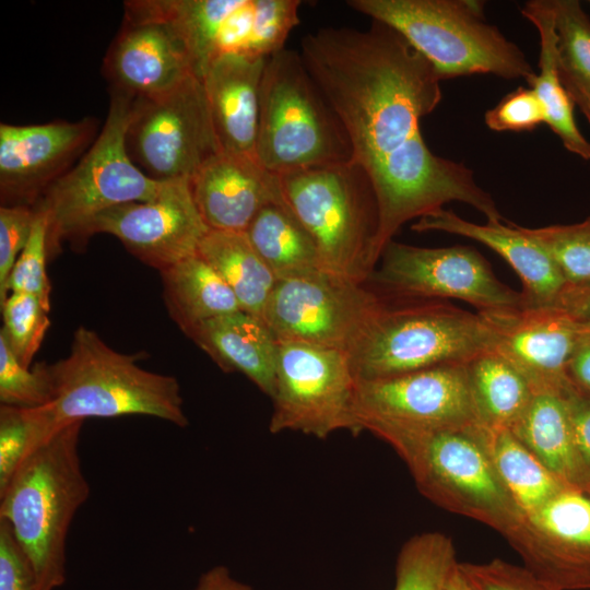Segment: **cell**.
Listing matches in <instances>:
<instances>
[{
  "instance_id": "obj_33",
  "label": "cell",
  "mask_w": 590,
  "mask_h": 590,
  "mask_svg": "<svg viewBox=\"0 0 590 590\" xmlns=\"http://www.w3.org/2000/svg\"><path fill=\"white\" fill-rule=\"evenodd\" d=\"M522 229L551 255L566 285L590 283V216L574 224Z\"/></svg>"
},
{
  "instance_id": "obj_25",
  "label": "cell",
  "mask_w": 590,
  "mask_h": 590,
  "mask_svg": "<svg viewBox=\"0 0 590 590\" xmlns=\"http://www.w3.org/2000/svg\"><path fill=\"white\" fill-rule=\"evenodd\" d=\"M521 14L535 26L540 36V71L528 84L543 106L545 123L560 139L566 150L583 160H590V142L576 123L575 104L559 76L554 2L528 1Z\"/></svg>"
},
{
  "instance_id": "obj_9",
  "label": "cell",
  "mask_w": 590,
  "mask_h": 590,
  "mask_svg": "<svg viewBox=\"0 0 590 590\" xmlns=\"http://www.w3.org/2000/svg\"><path fill=\"white\" fill-rule=\"evenodd\" d=\"M280 179L287 204L318 247L323 269L366 283L379 261V209L364 167L352 160Z\"/></svg>"
},
{
  "instance_id": "obj_13",
  "label": "cell",
  "mask_w": 590,
  "mask_h": 590,
  "mask_svg": "<svg viewBox=\"0 0 590 590\" xmlns=\"http://www.w3.org/2000/svg\"><path fill=\"white\" fill-rule=\"evenodd\" d=\"M382 296L349 278L318 270L278 280L263 321L278 342H303L350 353Z\"/></svg>"
},
{
  "instance_id": "obj_2",
  "label": "cell",
  "mask_w": 590,
  "mask_h": 590,
  "mask_svg": "<svg viewBox=\"0 0 590 590\" xmlns=\"http://www.w3.org/2000/svg\"><path fill=\"white\" fill-rule=\"evenodd\" d=\"M144 352L115 351L84 326L73 333L67 357L47 364L50 401L26 409L32 428V450L61 428L87 418L146 415L186 427L178 380L142 368Z\"/></svg>"
},
{
  "instance_id": "obj_28",
  "label": "cell",
  "mask_w": 590,
  "mask_h": 590,
  "mask_svg": "<svg viewBox=\"0 0 590 590\" xmlns=\"http://www.w3.org/2000/svg\"><path fill=\"white\" fill-rule=\"evenodd\" d=\"M465 371L479 422L491 432L511 429L533 397L527 379L493 347L468 361Z\"/></svg>"
},
{
  "instance_id": "obj_20",
  "label": "cell",
  "mask_w": 590,
  "mask_h": 590,
  "mask_svg": "<svg viewBox=\"0 0 590 590\" xmlns=\"http://www.w3.org/2000/svg\"><path fill=\"white\" fill-rule=\"evenodd\" d=\"M196 205L212 231L245 233L272 203L286 204L280 176L257 160L220 152L189 180Z\"/></svg>"
},
{
  "instance_id": "obj_1",
  "label": "cell",
  "mask_w": 590,
  "mask_h": 590,
  "mask_svg": "<svg viewBox=\"0 0 590 590\" xmlns=\"http://www.w3.org/2000/svg\"><path fill=\"white\" fill-rule=\"evenodd\" d=\"M299 54L347 134L352 160L370 177L379 246L448 202L489 208L472 169L424 141L421 120L440 103L441 79L398 31L376 20L365 30L322 27L302 38Z\"/></svg>"
},
{
  "instance_id": "obj_16",
  "label": "cell",
  "mask_w": 590,
  "mask_h": 590,
  "mask_svg": "<svg viewBox=\"0 0 590 590\" xmlns=\"http://www.w3.org/2000/svg\"><path fill=\"white\" fill-rule=\"evenodd\" d=\"M97 121L54 120L37 125H0L1 206L33 208L42 194L70 170L97 137Z\"/></svg>"
},
{
  "instance_id": "obj_27",
  "label": "cell",
  "mask_w": 590,
  "mask_h": 590,
  "mask_svg": "<svg viewBox=\"0 0 590 590\" xmlns=\"http://www.w3.org/2000/svg\"><path fill=\"white\" fill-rule=\"evenodd\" d=\"M198 255L226 282L240 309L263 320L278 280L246 234L210 229Z\"/></svg>"
},
{
  "instance_id": "obj_3",
  "label": "cell",
  "mask_w": 590,
  "mask_h": 590,
  "mask_svg": "<svg viewBox=\"0 0 590 590\" xmlns=\"http://www.w3.org/2000/svg\"><path fill=\"white\" fill-rule=\"evenodd\" d=\"M82 425L70 424L43 441L0 491V520L32 563L37 590L64 583L69 528L90 495L79 456Z\"/></svg>"
},
{
  "instance_id": "obj_43",
  "label": "cell",
  "mask_w": 590,
  "mask_h": 590,
  "mask_svg": "<svg viewBox=\"0 0 590 590\" xmlns=\"http://www.w3.org/2000/svg\"><path fill=\"white\" fill-rule=\"evenodd\" d=\"M567 378L577 392L590 398V330L582 328L567 366Z\"/></svg>"
},
{
  "instance_id": "obj_4",
  "label": "cell",
  "mask_w": 590,
  "mask_h": 590,
  "mask_svg": "<svg viewBox=\"0 0 590 590\" xmlns=\"http://www.w3.org/2000/svg\"><path fill=\"white\" fill-rule=\"evenodd\" d=\"M406 464L417 489L450 512L484 523L505 539L523 514L500 481L487 450L489 430L413 429L388 425L367 428Z\"/></svg>"
},
{
  "instance_id": "obj_7",
  "label": "cell",
  "mask_w": 590,
  "mask_h": 590,
  "mask_svg": "<svg viewBox=\"0 0 590 590\" xmlns=\"http://www.w3.org/2000/svg\"><path fill=\"white\" fill-rule=\"evenodd\" d=\"M352 9L398 31L441 80L473 74H536L524 52L485 21L474 0H349Z\"/></svg>"
},
{
  "instance_id": "obj_24",
  "label": "cell",
  "mask_w": 590,
  "mask_h": 590,
  "mask_svg": "<svg viewBox=\"0 0 590 590\" xmlns=\"http://www.w3.org/2000/svg\"><path fill=\"white\" fill-rule=\"evenodd\" d=\"M566 392L533 393L510 430L563 483L588 493V480L575 447Z\"/></svg>"
},
{
  "instance_id": "obj_44",
  "label": "cell",
  "mask_w": 590,
  "mask_h": 590,
  "mask_svg": "<svg viewBox=\"0 0 590 590\" xmlns=\"http://www.w3.org/2000/svg\"><path fill=\"white\" fill-rule=\"evenodd\" d=\"M556 306L563 309L581 328L590 330V283L566 285L558 297Z\"/></svg>"
},
{
  "instance_id": "obj_47",
  "label": "cell",
  "mask_w": 590,
  "mask_h": 590,
  "mask_svg": "<svg viewBox=\"0 0 590 590\" xmlns=\"http://www.w3.org/2000/svg\"><path fill=\"white\" fill-rule=\"evenodd\" d=\"M579 109L582 111V114L587 117V119L590 122V95L585 98L582 102H580L578 105Z\"/></svg>"
},
{
  "instance_id": "obj_12",
  "label": "cell",
  "mask_w": 590,
  "mask_h": 590,
  "mask_svg": "<svg viewBox=\"0 0 590 590\" xmlns=\"http://www.w3.org/2000/svg\"><path fill=\"white\" fill-rule=\"evenodd\" d=\"M126 146L148 177L189 181L221 152L202 81L191 75L166 94L133 99Z\"/></svg>"
},
{
  "instance_id": "obj_31",
  "label": "cell",
  "mask_w": 590,
  "mask_h": 590,
  "mask_svg": "<svg viewBox=\"0 0 590 590\" xmlns=\"http://www.w3.org/2000/svg\"><path fill=\"white\" fill-rule=\"evenodd\" d=\"M560 80L575 105L590 95V17L577 0H553Z\"/></svg>"
},
{
  "instance_id": "obj_11",
  "label": "cell",
  "mask_w": 590,
  "mask_h": 590,
  "mask_svg": "<svg viewBox=\"0 0 590 590\" xmlns=\"http://www.w3.org/2000/svg\"><path fill=\"white\" fill-rule=\"evenodd\" d=\"M355 391L347 353L303 342H279L269 430L298 432L318 439L339 430L357 435Z\"/></svg>"
},
{
  "instance_id": "obj_39",
  "label": "cell",
  "mask_w": 590,
  "mask_h": 590,
  "mask_svg": "<svg viewBox=\"0 0 590 590\" xmlns=\"http://www.w3.org/2000/svg\"><path fill=\"white\" fill-rule=\"evenodd\" d=\"M32 451V428L26 409L0 406V491Z\"/></svg>"
},
{
  "instance_id": "obj_10",
  "label": "cell",
  "mask_w": 590,
  "mask_h": 590,
  "mask_svg": "<svg viewBox=\"0 0 590 590\" xmlns=\"http://www.w3.org/2000/svg\"><path fill=\"white\" fill-rule=\"evenodd\" d=\"M368 280L377 293L397 298L459 299L482 316L524 307L521 292L503 283L469 246L427 248L391 240Z\"/></svg>"
},
{
  "instance_id": "obj_42",
  "label": "cell",
  "mask_w": 590,
  "mask_h": 590,
  "mask_svg": "<svg viewBox=\"0 0 590 590\" xmlns=\"http://www.w3.org/2000/svg\"><path fill=\"white\" fill-rule=\"evenodd\" d=\"M575 447L585 471L590 493V398L573 387L565 393Z\"/></svg>"
},
{
  "instance_id": "obj_8",
  "label": "cell",
  "mask_w": 590,
  "mask_h": 590,
  "mask_svg": "<svg viewBox=\"0 0 590 590\" xmlns=\"http://www.w3.org/2000/svg\"><path fill=\"white\" fill-rule=\"evenodd\" d=\"M339 118L298 51L283 48L267 60L259 97L256 160L279 176L352 161Z\"/></svg>"
},
{
  "instance_id": "obj_19",
  "label": "cell",
  "mask_w": 590,
  "mask_h": 590,
  "mask_svg": "<svg viewBox=\"0 0 590 590\" xmlns=\"http://www.w3.org/2000/svg\"><path fill=\"white\" fill-rule=\"evenodd\" d=\"M103 73L110 91L134 99L161 96L196 75L184 40L169 24L127 15L105 55Z\"/></svg>"
},
{
  "instance_id": "obj_41",
  "label": "cell",
  "mask_w": 590,
  "mask_h": 590,
  "mask_svg": "<svg viewBox=\"0 0 590 590\" xmlns=\"http://www.w3.org/2000/svg\"><path fill=\"white\" fill-rule=\"evenodd\" d=\"M0 590H37L32 563L4 520H0Z\"/></svg>"
},
{
  "instance_id": "obj_29",
  "label": "cell",
  "mask_w": 590,
  "mask_h": 590,
  "mask_svg": "<svg viewBox=\"0 0 590 590\" xmlns=\"http://www.w3.org/2000/svg\"><path fill=\"white\" fill-rule=\"evenodd\" d=\"M245 234L276 280L324 270L314 238L287 203L264 206Z\"/></svg>"
},
{
  "instance_id": "obj_17",
  "label": "cell",
  "mask_w": 590,
  "mask_h": 590,
  "mask_svg": "<svg viewBox=\"0 0 590 590\" xmlns=\"http://www.w3.org/2000/svg\"><path fill=\"white\" fill-rule=\"evenodd\" d=\"M189 181H173L157 198L130 202L102 213L93 233L118 238L126 249L160 272L196 256L209 232Z\"/></svg>"
},
{
  "instance_id": "obj_38",
  "label": "cell",
  "mask_w": 590,
  "mask_h": 590,
  "mask_svg": "<svg viewBox=\"0 0 590 590\" xmlns=\"http://www.w3.org/2000/svg\"><path fill=\"white\" fill-rule=\"evenodd\" d=\"M484 120L494 131L522 132L545 123V114L535 92L531 87L519 86L488 109Z\"/></svg>"
},
{
  "instance_id": "obj_18",
  "label": "cell",
  "mask_w": 590,
  "mask_h": 590,
  "mask_svg": "<svg viewBox=\"0 0 590 590\" xmlns=\"http://www.w3.org/2000/svg\"><path fill=\"white\" fill-rule=\"evenodd\" d=\"M483 317L495 332L493 349L521 373L533 393H564L571 388L567 366L582 328L563 309L523 307Z\"/></svg>"
},
{
  "instance_id": "obj_48",
  "label": "cell",
  "mask_w": 590,
  "mask_h": 590,
  "mask_svg": "<svg viewBox=\"0 0 590 590\" xmlns=\"http://www.w3.org/2000/svg\"><path fill=\"white\" fill-rule=\"evenodd\" d=\"M589 495H590V493H589Z\"/></svg>"
},
{
  "instance_id": "obj_46",
  "label": "cell",
  "mask_w": 590,
  "mask_h": 590,
  "mask_svg": "<svg viewBox=\"0 0 590 590\" xmlns=\"http://www.w3.org/2000/svg\"><path fill=\"white\" fill-rule=\"evenodd\" d=\"M447 590H473L460 570L459 563L449 578Z\"/></svg>"
},
{
  "instance_id": "obj_32",
  "label": "cell",
  "mask_w": 590,
  "mask_h": 590,
  "mask_svg": "<svg viewBox=\"0 0 590 590\" xmlns=\"http://www.w3.org/2000/svg\"><path fill=\"white\" fill-rule=\"evenodd\" d=\"M452 540L441 532H423L401 547L394 590H447L458 565Z\"/></svg>"
},
{
  "instance_id": "obj_22",
  "label": "cell",
  "mask_w": 590,
  "mask_h": 590,
  "mask_svg": "<svg viewBox=\"0 0 590 590\" xmlns=\"http://www.w3.org/2000/svg\"><path fill=\"white\" fill-rule=\"evenodd\" d=\"M268 58L227 54L201 81L221 152L256 160L260 85Z\"/></svg>"
},
{
  "instance_id": "obj_35",
  "label": "cell",
  "mask_w": 590,
  "mask_h": 590,
  "mask_svg": "<svg viewBox=\"0 0 590 590\" xmlns=\"http://www.w3.org/2000/svg\"><path fill=\"white\" fill-rule=\"evenodd\" d=\"M51 387L46 363L24 366L0 335L1 405L33 409L47 404Z\"/></svg>"
},
{
  "instance_id": "obj_26",
  "label": "cell",
  "mask_w": 590,
  "mask_h": 590,
  "mask_svg": "<svg viewBox=\"0 0 590 590\" xmlns=\"http://www.w3.org/2000/svg\"><path fill=\"white\" fill-rule=\"evenodd\" d=\"M160 273L167 311L187 337L208 320L241 310L226 282L198 253Z\"/></svg>"
},
{
  "instance_id": "obj_23",
  "label": "cell",
  "mask_w": 590,
  "mask_h": 590,
  "mask_svg": "<svg viewBox=\"0 0 590 590\" xmlns=\"http://www.w3.org/2000/svg\"><path fill=\"white\" fill-rule=\"evenodd\" d=\"M188 338L224 371H238L273 396L279 342L263 320L238 310L201 323Z\"/></svg>"
},
{
  "instance_id": "obj_30",
  "label": "cell",
  "mask_w": 590,
  "mask_h": 590,
  "mask_svg": "<svg viewBox=\"0 0 590 590\" xmlns=\"http://www.w3.org/2000/svg\"><path fill=\"white\" fill-rule=\"evenodd\" d=\"M487 450L500 481L524 516L533 515L569 488L510 429L489 430Z\"/></svg>"
},
{
  "instance_id": "obj_36",
  "label": "cell",
  "mask_w": 590,
  "mask_h": 590,
  "mask_svg": "<svg viewBox=\"0 0 590 590\" xmlns=\"http://www.w3.org/2000/svg\"><path fill=\"white\" fill-rule=\"evenodd\" d=\"M48 259L47 222L40 212L35 211L31 235L7 283L8 294L32 295L50 311L51 286L46 272Z\"/></svg>"
},
{
  "instance_id": "obj_37",
  "label": "cell",
  "mask_w": 590,
  "mask_h": 590,
  "mask_svg": "<svg viewBox=\"0 0 590 590\" xmlns=\"http://www.w3.org/2000/svg\"><path fill=\"white\" fill-rule=\"evenodd\" d=\"M459 568L473 590H557L524 566L500 558L487 563H459Z\"/></svg>"
},
{
  "instance_id": "obj_6",
  "label": "cell",
  "mask_w": 590,
  "mask_h": 590,
  "mask_svg": "<svg viewBox=\"0 0 590 590\" xmlns=\"http://www.w3.org/2000/svg\"><path fill=\"white\" fill-rule=\"evenodd\" d=\"M381 296L379 308L349 353L356 380L465 364L494 346V329L477 312L448 300Z\"/></svg>"
},
{
  "instance_id": "obj_15",
  "label": "cell",
  "mask_w": 590,
  "mask_h": 590,
  "mask_svg": "<svg viewBox=\"0 0 590 590\" xmlns=\"http://www.w3.org/2000/svg\"><path fill=\"white\" fill-rule=\"evenodd\" d=\"M523 566L557 590L590 589V495L566 488L506 538Z\"/></svg>"
},
{
  "instance_id": "obj_45",
  "label": "cell",
  "mask_w": 590,
  "mask_h": 590,
  "mask_svg": "<svg viewBox=\"0 0 590 590\" xmlns=\"http://www.w3.org/2000/svg\"><path fill=\"white\" fill-rule=\"evenodd\" d=\"M192 590H252L248 583L234 578L226 566H214L199 578Z\"/></svg>"
},
{
  "instance_id": "obj_40",
  "label": "cell",
  "mask_w": 590,
  "mask_h": 590,
  "mask_svg": "<svg viewBox=\"0 0 590 590\" xmlns=\"http://www.w3.org/2000/svg\"><path fill=\"white\" fill-rule=\"evenodd\" d=\"M35 211L31 206H0V307L9 296L10 273L31 235Z\"/></svg>"
},
{
  "instance_id": "obj_21",
  "label": "cell",
  "mask_w": 590,
  "mask_h": 590,
  "mask_svg": "<svg viewBox=\"0 0 590 590\" xmlns=\"http://www.w3.org/2000/svg\"><path fill=\"white\" fill-rule=\"evenodd\" d=\"M417 233L444 232L476 240L508 262L522 282L524 307L556 306L566 282L551 255L514 223L476 224L439 209L417 220Z\"/></svg>"
},
{
  "instance_id": "obj_5",
  "label": "cell",
  "mask_w": 590,
  "mask_h": 590,
  "mask_svg": "<svg viewBox=\"0 0 590 590\" xmlns=\"http://www.w3.org/2000/svg\"><path fill=\"white\" fill-rule=\"evenodd\" d=\"M133 99L110 91L107 117L92 145L33 206L47 222L49 259L61 252L63 244L83 251L94 235L95 220L105 211L153 200L173 182L148 177L128 154L126 134Z\"/></svg>"
},
{
  "instance_id": "obj_34",
  "label": "cell",
  "mask_w": 590,
  "mask_h": 590,
  "mask_svg": "<svg viewBox=\"0 0 590 590\" xmlns=\"http://www.w3.org/2000/svg\"><path fill=\"white\" fill-rule=\"evenodd\" d=\"M0 308L3 319L0 335L16 358L31 367L50 327L49 310L36 297L22 293H10Z\"/></svg>"
},
{
  "instance_id": "obj_14",
  "label": "cell",
  "mask_w": 590,
  "mask_h": 590,
  "mask_svg": "<svg viewBox=\"0 0 590 590\" xmlns=\"http://www.w3.org/2000/svg\"><path fill=\"white\" fill-rule=\"evenodd\" d=\"M354 416L359 433L374 425L413 429L482 425L472 402L465 364L356 380Z\"/></svg>"
}]
</instances>
